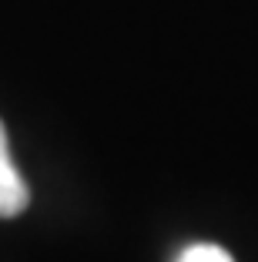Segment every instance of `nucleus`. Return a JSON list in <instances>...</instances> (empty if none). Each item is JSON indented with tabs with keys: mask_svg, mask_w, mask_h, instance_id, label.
I'll use <instances>...</instances> for the list:
<instances>
[{
	"mask_svg": "<svg viewBox=\"0 0 258 262\" xmlns=\"http://www.w3.org/2000/svg\"><path fill=\"white\" fill-rule=\"evenodd\" d=\"M31 202V192H27V182L17 171L14 158H10V145H7V131H4V121H0V219L20 215Z\"/></svg>",
	"mask_w": 258,
	"mask_h": 262,
	"instance_id": "nucleus-1",
	"label": "nucleus"
},
{
	"mask_svg": "<svg viewBox=\"0 0 258 262\" xmlns=\"http://www.w3.org/2000/svg\"><path fill=\"white\" fill-rule=\"evenodd\" d=\"M178 262H235V259H231L225 249H218V246H191V249L181 252Z\"/></svg>",
	"mask_w": 258,
	"mask_h": 262,
	"instance_id": "nucleus-2",
	"label": "nucleus"
}]
</instances>
